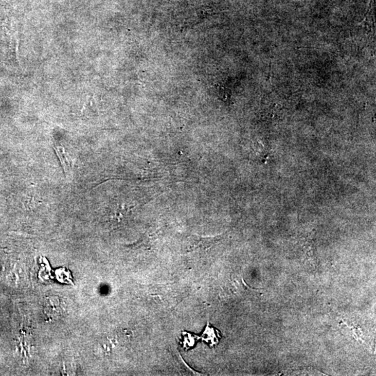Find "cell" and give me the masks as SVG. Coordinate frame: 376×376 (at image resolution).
Returning <instances> with one entry per match:
<instances>
[{
	"mask_svg": "<svg viewBox=\"0 0 376 376\" xmlns=\"http://www.w3.org/2000/svg\"><path fill=\"white\" fill-rule=\"evenodd\" d=\"M54 150L57 154L58 158L60 160L61 164L64 172L66 174L69 173L70 172V163L68 161L64 148L60 147V146H57V147L54 148Z\"/></svg>",
	"mask_w": 376,
	"mask_h": 376,
	"instance_id": "6da1fadb",
	"label": "cell"
}]
</instances>
